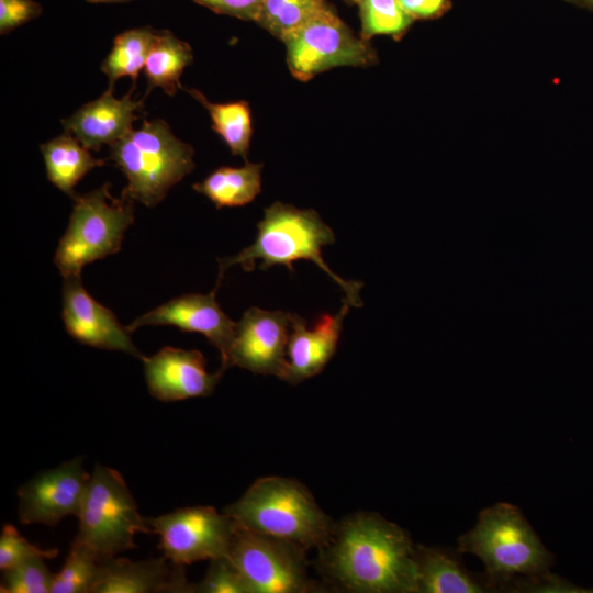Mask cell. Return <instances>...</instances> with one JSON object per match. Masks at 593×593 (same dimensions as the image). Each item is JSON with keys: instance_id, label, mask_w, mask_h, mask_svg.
Instances as JSON below:
<instances>
[{"instance_id": "1", "label": "cell", "mask_w": 593, "mask_h": 593, "mask_svg": "<svg viewBox=\"0 0 593 593\" xmlns=\"http://www.w3.org/2000/svg\"><path fill=\"white\" fill-rule=\"evenodd\" d=\"M415 545L399 525L370 512L335 524L318 549L321 573L353 593H416Z\"/></svg>"}, {"instance_id": "2", "label": "cell", "mask_w": 593, "mask_h": 593, "mask_svg": "<svg viewBox=\"0 0 593 593\" xmlns=\"http://www.w3.org/2000/svg\"><path fill=\"white\" fill-rule=\"evenodd\" d=\"M257 228V237L250 246L233 257L220 260L217 286L224 271L233 265H240L244 270L253 271L256 260H260V270H267L275 265H284L292 272L294 261L307 259L340 286L350 305L361 306L359 291L362 283L344 280L334 273L322 258V247L334 244L335 234L314 210H301L290 204L275 202L265 209Z\"/></svg>"}, {"instance_id": "3", "label": "cell", "mask_w": 593, "mask_h": 593, "mask_svg": "<svg viewBox=\"0 0 593 593\" xmlns=\"http://www.w3.org/2000/svg\"><path fill=\"white\" fill-rule=\"evenodd\" d=\"M223 512L240 528L288 540L307 550L323 547L336 524L304 484L278 475L257 479Z\"/></svg>"}, {"instance_id": "4", "label": "cell", "mask_w": 593, "mask_h": 593, "mask_svg": "<svg viewBox=\"0 0 593 593\" xmlns=\"http://www.w3.org/2000/svg\"><path fill=\"white\" fill-rule=\"evenodd\" d=\"M457 550L481 559L491 590L546 575L553 560L521 511L508 503L481 511L474 527L458 538Z\"/></svg>"}, {"instance_id": "5", "label": "cell", "mask_w": 593, "mask_h": 593, "mask_svg": "<svg viewBox=\"0 0 593 593\" xmlns=\"http://www.w3.org/2000/svg\"><path fill=\"white\" fill-rule=\"evenodd\" d=\"M109 153L127 180L122 195L149 208L194 167L192 147L161 119L144 121L110 145Z\"/></svg>"}, {"instance_id": "6", "label": "cell", "mask_w": 593, "mask_h": 593, "mask_svg": "<svg viewBox=\"0 0 593 593\" xmlns=\"http://www.w3.org/2000/svg\"><path fill=\"white\" fill-rule=\"evenodd\" d=\"M110 184L76 195L68 227L59 240L55 265L64 278L81 277L90 262L115 254L134 221L133 201L113 198Z\"/></svg>"}, {"instance_id": "7", "label": "cell", "mask_w": 593, "mask_h": 593, "mask_svg": "<svg viewBox=\"0 0 593 593\" xmlns=\"http://www.w3.org/2000/svg\"><path fill=\"white\" fill-rule=\"evenodd\" d=\"M77 517L75 540L102 559L134 548L137 533H150L120 472L102 465L91 473Z\"/></svg>"}, {"instance_id": "8", "label": "cell", "mask_w": 593, "mask_h": 593, "mask_svg": "<svg viewBox=\"0 0 593 593\" xmlns=\"http://www.w3.org/2000/svg\"><path fill=\"white\" fill-rule=\"evenodd\" d=\"M307 549L288 540L237 526L228 557L250 593H309L323 591L307 573Z\"/></svg>"}, {"instance_id": "9", "label": "cell", "mask_w": 593, "mask_h": 593, "mask_svg": "<svg viewBox=\"0 0 593 593\" xmlns=\"http://www.w3.org/2000/svg\"><path fill=\"white\" fill-rule=\"evenodd\" d=\"M282 42L288 67L302 81L335 67H367L377 60L369 42L357 37L328 5Z\"/></svg>"}, {"instance_id": "10", "label": "cell", "mask_w": 593, "mask_h": 593, "mask_svg": "<svg viewBox=\"0 0 593 593\" xmlns=\"http://www.w3.org/2000/svg\"><path fill=\"white\" fill-rule=\"evenodd\" d=\"M146 523L164 556L180 566L228 556L237 529L232 517L212 506L178 508Z\"/></svg>"}, {"instance_id": "11", "label": "cell", "mask_w": 593, "mask_h": 593, "mask_svg": "<svg viewBox=\"0 0 593 593\" xmlns=\"http://www.w3.org/2000/svg\"><path fill=\"white\" fill-rule=\"evenodd\" d=\"M90 477L82 457L37 473L18 491L20 522L54 527L66 516H77Z\"/></svg>"}, {"instance_id": "12", "label": "cell", "mask_w": 593, "mask_h": 593, "mask_svg": "<svg viewBox=\"0 0 593 593\" xmlns=\"http://www.w3.org/2000/svg\"><path fill=\"white\" fill-rule=\"evenodd\" d=\"M289 325L290 313L249 307L236 323L228 367L237 366L283 380L288 367Z\"/></svg>"}, {"instance_id": "13", "label": "cell", "mask_w": 593, "mask_h": 593, "mask_svg": "<svg viewBox=\"0 0 593 593\" xmlns=\"http://www.w3.org/2000/svg\"><path fill=\"white\" fill-rule=\"evenodd\" d=\"M217 286L209 294H184L141 315L127 327L130 332L145 325H171L183 332L202 334L221 354L220 369H228V356L235 335L234 323L220 307Z\"/></svg>"}, {"instance_id": "14", "label": "cell", "mask_w": 593, "mask_h": 593, "mask_svg": "<svg viewBox=\"0 0 593 593\" xmlns=\"http://www.w3.org/2000/svg\"><path fill=\"white\" fill-rule=\"evenodd\" d=\"M61 316L67 333L79 343L143 359L131 339V332L121 325L111 310L87 292L81 277L64 278Z\"/></svg>"}, {"instance_id": "15", "label": "cell", "mask_w": 593, "mask_h": 593, "mask_svg": "<svg viewBox=\"0 0 593 593\" xmlns=\"http://www.w3.org/2000/svg\"><path fill=\"white\" fill-rule=\"evenodd\" d=\"M142 360L149 393L163 402L208 396L224 373L221 369L208 372L204 356L197 349L164 347Z\"/></svg>"}, {"instance_id": "16", "label": "cell", "mask_w": 593, "mask_h": 593, "mask_svg": "<svg viewBox=\"0 0 593 593\" xmlns=\"http://www.w3.org/2000/svg\"><path fill=\"white\" fill-rule=\"evenodd\" d=\"M349 305L346 300L335 315H321L312 329L307 327L304 318L290 313L291 333L287 347L288 367L284 381L296 385L323 371L336 353Z\"/></svg>"}, {"instance_id": "17", "label": "cell", "mask_w": 593, "mask_h": 593, "mask_svg": "<svg viewBox=\"0 0 593 593\" xmlns=\"http://www.w3.org/2000/svg\"><path fill=\"white\" fill-rule=\"evenodd\" d=\"M183 566L165 556L143 561L107 557L101 560L100 575L93 593H192Z\"/></svg>"}, {"instance_id": "18", "label": "cell", "mask_w": 593, "mask_h": 593, "mask_svg": "<svg viewBox=\"0 0 593 593\" xmlns=\"http://www.w3.org/2000/svg\"><path fill=\"white\" fill-rule=\"evenodd\" d=\"M143 110V100L132 99V92L118 99L113 88L98 99L79 108L61 121L65 132L75 136L87 149L99 150L112 145L131 130L136 112Z\"/></svg>"}, {"instance_id": "19", "label": "cell", "mask_w": 593, "mask_h": 593, "mask_svg": "<svg viewBox=\"0 0 593 593\" xmlns=\"http://www.w3.org/2000/svg\"><path fill=\"white\" fill-rule=\"evenodd\" d=\"M458 550L415 545L416 593H481L492 591L462 564Z\"/></svg>"}, {"instance_id": "20", "label": "cell", "mask_w": 593, "mask_h": 593, "mask_svg": "<svg viewBox=\"0 0 593 593\" xmlns=\"http://www.w3.org/2000/svg\"><path fill=\"white\" fill-rule=\"evenodd\" d=\"M48 180L75 198V187L91 169L102 166L75 136L65 132L40 146Z\"/></svg>"}, {"instance_id": "21", "label": "cell", "mask_w": 593, "mask_h": 593, "mask_svg": "<svg viewBox=\"0 0 593 593\" xmlns=\"http://www.w3.org/2000/svg\"><path fill=\"white\" fill-rule=\"evenodd\" d=\"M261 164L248 163L242 167H221L211 172L193 189L209 198L216 208L242 206L251 202L261 191Z\"/></svg>"}, {"instance_id": "22", "label": "cell", "mask_w": 593, "mask_h": 593, "mask_svg": "<svg viewBox=\"0 0 593 593\" xmlns=\"http://www.w3.org/2000/svg\"><path fill=\"white\" fill-rule=\"evenodd\" d=\"M192 49L188 43L169 31H158L144 66L147 92L153 88H160L168 96H174L180 88L181 75L192 63Z\"/></svg>"}, {"instance_id": "23", "label": "cell", "mask_w": 593, "mask_h": 593, "mask_svg": "<svg viewBox=\"0 0 593 593\" xmlns=\"http://www.w3.org/2000/svg\"><path fill=\"white\" fill-rule=\"evenodd\" d=\"M157 35L158 31L146 26L124 31L114 38L111 52L101 64L110 88L123 77L136 82Z\"/></svg>"}, {"instance_id": "24", "label": "cell", "mask_w": 593, "mask_h": 593, "mask_svg": "<svg viewBox=\"0 0 593 593\" xmlns=\"http://www.w3.org/2000/svg\"><path fill=\"white\" fill-rule=\"evenodd\" d=\"M209 112L213 130L222 137L233 155L247 160L253 135L251 112L246 101L210 102L199 90L186 89Z\"/></svg>"}, {"instance_id": "25", "label": "cell", "mask_w": 593, "mask_h": 593, "mask_svg": "<svg viewBox=\"0 0 593 593\" xmlns=\"http://www.w3.org/2000/svg\"><path fill=\"white\" fill-rule=\"evenodd\" d=\"M326 5L325 0H262L256 23L282 41Z\"/></svg>"}, {"instance_id": "26", "label": "cell", "mask_w": 593, "mask_h": 593, "mask_svg": "<svg viewBox=\"0 0 593 593\" xmlns=\"http://www.w3.org/2000/svg\"><path fill=\"white\" fill-rule=\"evenodd\" d=\"M101 560L90 548L74 540L63 568L54 575L51 593H93Z\"/></svg>"}, {"instance_id": "27", "label": "cell", "mask_w": 593, "mask_h": 593, "mask_svg": "<svg viewBox=\"0 0 593 593\" xmlns=\"http://www.w3.org/2000/svg\"><path fill=\"white\" fill-rule=\"evenodd\" d=\"M361 38L369 41L377 35L400 38L415 21L398 0H359Z\"/></svg>"}, {"instance_id": "28", "label": "cell", "mask_w": 593, "mask_h": 593, "mask_svg": "<svg viewBox=\"0 0 593 593\" xmlns=\"http://www.w3.org/2000/svg\"><path fill=\"white\" fill-rule=\"evenodd\" d=\"M44 557H33L3 571L1 593H51L54 573Z\"/></svg>"}, {"instance_id": "29", "label": "cell", "mask_w": 593, "mask_h": 593, "mask_svg": "<svg viewBox=\"0 0 593 593\" xmlns=\"http://www.w3.org/2000/svg\"><path fill=\"white\" fill-rule=\"evenodd\" d=\"M192 593H250V590L228 556L210 560L209 569Z\"/></svg>"}, {"instance_id": "30", "label": "cell", "mask_w": 593, "mask_h": 593, "mask_svg": "<svg viewBox=\"0 0 593 593\" xmlns=\"http://www.w3.org/2000/svg\"><path fill=\"white\" fill-rule=\"evenodd\" d=\"M57 549L45 550L30 544L18 529L10 524L2 527L0 535V569L9 570L33 557L54 558Z\"/></svg>"}, {"instance_id": "31", "label": "cell", "mask_w": 593, "mask_h": 593, "mask_svg": "<svg viewBox=\"0 0 593 593\" xmlns=\"http://www.w3.org/2000/svg\"><path fill=\"white\" fill-rule=\"evenodd\" d=\"M41 13L42 7L34 0H0V33H9Z\"/></svg>"}, {"instance_id": "32", "label": "cell", "mask_w": 593, "mask_h": 593, "mask_svg": "<svg viewBox=\"0 0 593 593\" xmlns=\"http://www.w3.org/2000/svg\"><path fill=\"white\" fill-rule=\"evenodd\" d=\"M210 10L244 21L256 22L262 0H192Z\"/></svg>"}, {"instance_id": "33", "label": "cell", "mask_w": 593, "mask_h": 593, "mask_svg": "<svg viewBox=\"0 0 593 593\" xmlns=\"http://www.w3.org/2000/svg\"><path fill=\"white\" fill-rule=\"evenodd\" d=\"M404 11L414 20L436 19L450 7V0H398Z\"/></svg>"}, {"instance_id": "34", "label": "cell", "mask_w": 593, "mask_h": 593, "mask_svg": "<svg viewBox=\"0 0 593 593\" xmlns=\"http://www.w3.org/2000/svg\"><path fill=\"white\" fill-rule=\"evenodd\" d=\"M575 7L593 11V0H563Z\"/></svg>"}, {"instance_id": "35", "label": "cell", "mask_w": 593, "mask_h": 593, "mask_svg": "<svg viewBox=\"0 0 593 593\" xmlns=\"http://www.w3.org/2000/svg\"><path fill=\"white\" fill-rule=\"evenodd\" d=\"M91 3H113V2H125L131 0H86Z\"/></svg>"}, {"instance_id": "36", "label": "cell", "mask_w": 593, "mask_h": 593, "mask_svg": "<svg viewBox=\"0 0 593 593\" xmlns=\"http://www.w3.org/2000/svg\"><path fill=\"white\" fill-rule=\"evenodd\" d=\"M343 1H345V2H347V3H350V4H357V2H358L359 0H343Z\"/></svg>"}]
</instances>
